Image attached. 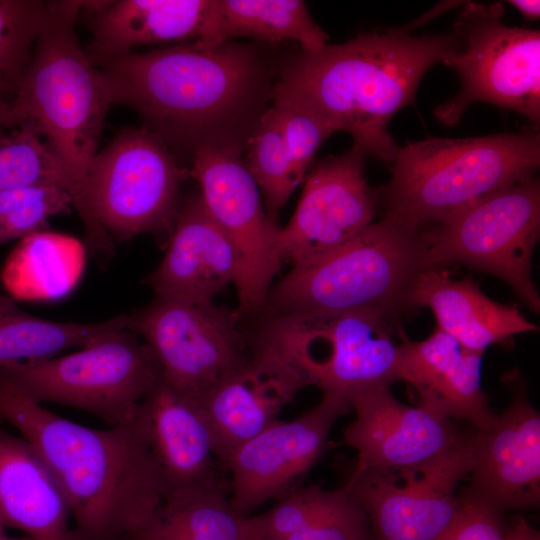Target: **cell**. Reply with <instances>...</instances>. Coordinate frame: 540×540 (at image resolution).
Here are the masks:
<instances>
[{
  "label": "cell",
  "instance_id": "14",
  "mask_svg": "<svg viewBox=\"0 0 540 540\" xmlns=\"http://www.w3.org/2000/svg\"><path fill=\"white\" fill-rule=\"evenodd\" d=\"M189 176L201 189L205 207L234 245L240 268L234 283L241 314L261 311L281 268V228L266 211L242 153L204 147L191 156Z\"/></svg>",
  "mask_w": 540,
  "mask_h": 540
},
{
  "label": "cell",
  "instance_id": "38",
  "mask_svg": "<svg viewBox=\"0 0 540 540\" xmlns=\"http://www.w3.org/2000/svg\"><path fill=\"white\" fill-rule=\"evenodd\" d=\"M521 13L527 20H537L540 16V2L530 0L508 1Z\"/></svg>",
  "mask_w": 540,
  "mask_h": 540
},
{
  "label": "cell",
  "instance_id": "11",
  "mask_svg": "<svg viewBox=\"0 0 540 540\" xmlns=\"http://www.w3.org/2000/svg\"><path fill=\"white\" fill-rule=\"evenodd\" d=\"M500 4L468 3L455 22L456 51L442 63L460 77L459 93L439 105L434 115L442 124H456L477 102L514 110L540 123V32L507 26Z\"/></svg>",
  "mask_w": 540,
  "mask_h": 540
},
{
  "label": "cell",
  "instance_id": "30",
  "mask_svg": "<svg viewBox=\"0 0 540 540\" xmlns=\"http://www.w3.org/2000/svg\"><path fill=\"white\" fill-rule=\"evenodd\" d=\"M242 155L245 168L260 190L266 211L276 219L298 185L293 178L280 116L272 105L248 138Z\"/></svg>",
  "mask_w": 540,
  "mask_h": 540
},
{
  "label": "cell",
  "instance_id": "4",
  "mask_svg": "<svg viewBox=\"0 0 540 540\" xmlns=\"http://www.w3.org/2000/svg\"><path fill=\"white\" fill-rule=\"evenodd\" d=\"M85 1H48L31 58L9 102L6 127L30 122L69 170L80 205L109 103L100 69L75 24Z\"/></svg>",
  "mask_w": 540,
  "mask_h": 540
},
{
  "label": "cell",
  "instance_id": "12",
  "mask_svg": "<svg viewBox=\"0 0 540 540\" xmlns=\"http://www.w3.org/2000/svg\"><path fill=\"white\" fill-rule=\"evenodd\" d=\"M239 318L237 310L214 301L154 297L127 314L126 328L149 346L163 380L197 402L251 354Z\"/></svg>",
  "mask_w": 540,
  "mask_h": 540
},
{
  "label": "cell",
  "instance_id": "6",
  "mask_svg": "<svg viewBox=\"0 0 540 540\" xmlns=\"http://www.w3.org/2000/svg\"><path fill=\"white\" fill-rule=\"evenodd\" d=\"M422 270L421 231L385 215L332 252L293 267L270 288L262 310L267 316L369 310L393 320L409 308Z\"/></svg>",
  "mask_w": 540,
  "mask_h": 540
},
{
  "label": "cell",
  "instance_id": "41",
  "mask_svg": "<svg viewBox=\"0 0 540 540\" xmlns=\"http://www.w3.org/2000/svg\"><path fill=\"white\" fill-rule=\"evenodd\" d=\"M7 528L1 514H0V537L6 535L5 529Z\"/></svg>",
  "mask_w": 540,
  "mask_h": 540
},
{
  "label": "cell",
  "instance_id": "8",
  "mask_svg": "<svg viewBox=\"0 0 540 540\" xmlns=\"http://www.w3.org/2000/svg\"><path fill=\"white\" fill-rule=\"evenodd\" d=\"M254 342L289 364L306 387L348 404L357 394L401 381V339L380 312L267 316Z\"/></svg>",
  "mask_w": 540,
  "mask_h": 540
},
{
  "label": "cell",
  "instance_id": "20",
  "mask_svg": "<svg viewBox=\"0 0 540 540\" xmlns=\"http://www.w3.org/2000/svg\"><path fill=\"white\" fill-rule=\"evenodd\" d=\"M236 249L200 194L180 206L166 252L146 277L154 297L212 302L239 274Z\"/></svg>",
  "mask_w": 540,
  "mask_h": 540
},
{
  "label": "cell",
  "instance_id": "17",
  "mask_svg": "<svg viewBox=\"0 0 540 540\" xmlns=\"http://www.w3.org/2000/svg\"><path fill=\"white\" fill-rule=\"evenodd\" d=\"M305 387L282 358L252 343L249 357L196 402L216 460L225 466L239 447L279 420L281 410Z\"/></svg>",
  "mask_w": 540,
  "mask_h": 540
},
{
  "label": "cell",
  "instance_id": "25",
  "mask_svg": "<svg viewBox=\"0 0 540 540\" xmlns=\"http://www.w3.org/2000/svg\"><path fill=\"white\" fill-rule=\"evenodd\" d=\"M0 514L34 540H74L70 509L33 446L0 427Z\"/></svg>",
  "mask_w": 540,
  "mask_h": 540
},
{
  "label": "cell",
  "instance_id": "21",
  "mask_svg": "<svg viewBox=\"0 0 540 540\" xmlns=\"http://www.w3.org/2000/svg\"><path fill=\"white\" fill-rule=\"evenodd\" d=\"M401 339V381L418 394V404L447 419L465 420L476 431L489 430L497 415L481 388L483 352L462 346L437 329L422 341Z\"/></svg>",
  "mask_w": 540,
  "mask_h": 540
},
{
  "label": "cell",
  "instance_id": "40",
  "mask_svg": "<svg viewBox=\"0 0 540 540\" xmlns=\"http://www.w3.org/2000/svg\"><path fill=\"white\" fill-rule=\"evenodd\" d=\"M0 540H34L33 538L27 536V535H24L22 537H8L7 535H4L2 537H0Z\"/></svg>",
  "mask_w": 540,
  "mask_h": 540
},
{
  "label": "cell",
  "instance_id": "31",
  "mask_svg": "<svg viewBox=\"0 0 540 540\" xmlns=\"http://www.w3.org/2000/svg\"><path fill=\"white\" fill-rule=\"evenodd\" d=\"M48 1L0 0V88L13 96L28 65Z\"/></svg>",
  "mask_w": 540,
  "mask_h": 540
},
{
  "label": "cell",
  "instance_id": "10",
  "mask_svg": "<svg viewBox=\"0 0 540 540\" xmlns=\"http://www.w3.org/2000/svg\"><path fill=\"white\" fill-rule=\"evenodd\" d=\"M540 235V182L532 177L421 231L425 269L461 264L505 281L535 313L532 257Z\"/></svg>",
  "mask_w": 540,
  "mask_h": 540
},
{
  "label": "cell",
  "instance_id": "28",
  "mask_svg": "<svg viewBox=\"0 0 540 540\" xmlns=\"http://www.w3.org/2000/svg\"><path fill=\"white\" fill-rule=\"evenodd\" d=\"M154 513L193 540H254L247 516L233 511L224 485L170 493Z\"/></svg>",
  "mask_w": 540,
  "mask_h": 540
},
{
  "label": "cell",
  "instance_id": "35",
  "mask_svg": "<svg viewBox=\"0 0 540 540\" xmlns=\"http://www.w3.org/2000/svg\"><path fill=\"white\" fill-rule=\"evenodd\" d=\"M456 518L437 540H506L499 510L477 496L469 487L460 494Z\"/></svg>",
  "mask_w": 540,
  "mask_h": 540
},
{
  "label": "cell",
  "instance_id": "19",
  "mask_svg": "<svg viewBox=\"0 0 540 540\" xmlns=\"http://www.w3.org/2000/svg\"><path fill=\"white\" fill-rule=\"evenodd\" d=\"M355 419L343 431V441L357 453L352 473L366 469L417 466L444 453L463 433L450 419L421 406L399 402L389 387L353 396Z\"/></svg>",
  "mask_w": 540,
  "mask_h": 540
},
{
  "label": "cell",
  "instance_id": "24",
  "mask_svg": "<svg viewBox=\"0 0 540 540\" xmlns=\"http://www.w3.org/2000/svg\"><path fill=\"white\" fill-rule=\"evenodd\" d=\"M408 305L429 308L437 329L462 346L483 353L491 345L538 330L515 305L498 303L486 296L470 277L457 280L437 267L418 273L411 285Z\"/></svg>",
  "mask_w": 540,
  "mask_h": 540
},
{
  "label": "cell",
  "instance_id": "39",
  "mask_svg": "<svg viewBox=\"0 0 540 540\" xmlns=\"http://www.w3.org/2000/svg\"><path fill=\"white\" fill-rule=\"evenodd\" d=\"M7 95L0 88V135L2 134V129L6 127L8 110H9V100Z\"/></svg>",
  "mask_w": 540,
  "mask_h": 540
},
{
  "label": "cell",
  "instance_id": "16",
  "mask_svg": "<svg viewBox=\"0 0 540 540\" xmlns=\"http://www.w3.org/2000/svg\"><path fill=\"white\" fill-rule=\"evenodd\" d=\"M349 404L322 395L313 408L289 421L277 420L239 447L226 463L230 472L229 503L240 516L295 489L296 482L319 460L331 429Z\"/></svg>",
  "mask_w": 540,
  "mask_h": 540
},
{
  "label": "cell",
  "instance_id": "15",
  "mask_svg": "<svg viewBox=\"0 0 540 540\" xmlns=\"http://www.w3.org/2000/svg\"><path fill=\"white\" fill-rule=\"evenodd\" d=\"M365 156L351 148L310 166L297 207L279 235L281 262L308 264L371 225L380 202L365 176Z\"/></svg>",
  "mask_w": 540,
  "mask_h": 540
},
{
  "label": "cell",
  "instance_id": "18",
  "mask_svg": "<svg viewBox=\"0 0 540 540\" xmlns=\"http://www.w3.org/2000/svg\"><path fill=\"white\" fill-rule=\"evenodd\" d=\"M512 398L495 424L477 431L469 488L499 510L536 508L540 502V415L518 372L506 374Z\"/></svg>",
  "mask_w": 540,
  "mask_h": 540
},
{
  "label": "cell",
  "instance_id": "5",
  "mask_svg": "<svg viewBox=\"0 0 540 540\" xmlns=\"http://www.w3.org/2000/svg\"><path fill=\"white\" fill-rule=\"evenodd\" d=\"M383 190L386 216L423 231L486 196L534 177L538 130L474 138L408 142L394 159Z\"/></svg>",
  "mask_w": 540,
  "mask_h": 540
},
{
  "label": "cell",
  "instance_id": "1",
  "mask_svg": "<svg viewBox=\"0 0 540 540\" xmlns=\"http://www.w3.org/2000/svg\"><path fill=\"white\" fill-rule=\"evenodd\" d=\"M111 105L138 113L173 150L243 154L272 101L273 72L253 45L189 42L132 52L98 67Z\"/></svg>",
  "mask_w": 540,
  "mask_h": 540
},
{
  "label": "cell",
  "instance_id": "23",
  "mask_svg": "<svg viewBox=\"0 0 540 540\" xmlns=\"http://www.w3.org/2000/svg\"><path fill=\"white\" fill-rule=\"evenodd\" d=\"M139 409L167 485V495L223 485L208 427L194 400L161 378Z\"/></svg>",
  "mask_w": 540,
  "mask_h": 540
},
{
  "label": "cell",
  "instance_id": "22",
  "mask_svg": "<svg viewBox=\"0 0 540 540\" xmlns=\"http://www.w3.org/2000/svg\"><path fill=\"white\" fill-rule=\"evenodd\" d=\"M210 0L86 1L91 40L86 54L96 67L137 47L198 41Z\"/></svg>",
  "mask_w": 540,
  "mask_h": 540
},
{
  "label": "cell",
  "instance_id": "3",
  "mask_svg": "<svg viewBox=\"0 0 540 540\" xmlns=\"http://www.w3.org/2000/svg\"><path fill=\"white\" fill-rule=\"evenodd\" d=\"M453 34L414 36L407 27L362 33L323 49L300 51L279 72L272 101L301 105L347 132L364 156L390 163L399 146L388 125L415 100L426 72L456 51Z\"/></svg>",
  "mask_w": 540,
  "mask_h": 540
},
{
  "label": "cell",
  "instance_id": "2",
  "mask_svg": "<svg viewBox=\"0 0 540 540\" xmlns=\"http://www.w3.org/2000/svg\"><path fill=\"white\" fill-rule=\"evenodd\" d=\"M0 419L20 432L56 478L74 540H125L167 495L140 409L127 423L91 428L31 401L0 374Z\"/></svg>",
  "mask_w": 540,
  "mask_h": 540
},
{
  "label": "cell",
  "instance_id": "37",
  "mask_svg": "<svg viewBox=\"0 0 540 540\" xmlns=\"http://www.w3.org/2000/svg\"><path fill=\"white\" fill-rule=\"evenodd\" d=\"M506 540H540L539 533L524 518H518L507 528Z\"/></svg>",
  "mask_w": 540,
  "mask_h": 540
},
{
  "label": "cell",
  "instance_id": "32",
  "mask_svg": "<svg viewBox=\"0 0 540 540\" xmlns=\"http://www.w3.org/2000/svg\"><path fill=\"white\" fill-rule=\"evenodd\" d=\"M72 208L70 194L58 186L35 185L0 192V244L33 236L50 218Z\"/></svg>",
  "mask_w": 540,
  "mask_h": 540
},
{
  "label": "cell",
  "instance_id": "27",
  "mask_svg": "<svg viewBox=\"0 0 540 540\" xmlns=\"http://www.w3.org/2000/svg\"><path fill=\"white\" fill-rule=\"evenodd\" d=\"M121 314L99 322H59L32 315L0 293V365L56 356L126 329Z\"/></svg>",
  "mask_w": 540,
  "mask_h": 540
},
{
  "label": "cell",
  "instance_id": "33",
  "mask_svg": "<svg viewBox=\"0 0 540 540\" xmlns=\"http://www.w3.org/2000/svg\"><path fill=\"white\" fill-rule=\"evenodd\" d=\"M279 113L283 134L291 158L292 174L299 186L309 170L322 142L334 130L309 109L286 101H272Z\"/></svg>",
  "mask_w": 540,
  "mask_h": 540
},
{
  "label": "cell",
  "instance_id": "7",
  "mask_svg": "<svg viewBox=\"0 0 540 540\" xmlns=\"http://www.w3.org/2000/svg\"><path fill=\"white\" fill-rule=\"evenodd\" d=\"M189 176L172 150L141 127L121 129L95 155L77 213L95 252H110L114 240L167 233L178 215L179 191Z\"/></svg>",
  "mask_w": 540,
  "mask_h": 540
},
{
  "label": "cell",
  "instance_id": "13",
  "mask_svg": "<svg viewBox=\"0 0 540 540\" xmlns=\"http://www.w3.org/2000/svg\"><path fill=\"white\" fill-rule=\"evenodd\" d=\"M477 431L444 453L401 469L351 473L343 487L365 512L373 540H437L460 507L456 490L470 474Z\"/></svg>",
  "mask_w": 540,
  "mask_h": 540
},
{
  "label": "cell",
  "instance_id": "42",
  "mask_svg": "<svg viewBox=\"0 0 540 540\" xmlns=\"http://www.w3.org/2000/svg\"><path fill=\"white\" fill-rule=\"evenodd\" d=\"M368 540H373V539H372V537H371V538H370V539H368Z\"/></svg>",
  "mask_w": 540,
  "mask_h": 540
},
{
  "label": "cell",
  "instance_id": "34",
  "mask_svg": "<svg viewBox=\"0 0 540 540\" xmlns=\"http://www.w3.org/2000/svg\"><path fill=\"white\" fill-rule=\"evenodd\" d=\"M371 537L365 512L342 488L306 526L283 540H368Z\"/></svg>",
  "mask_w": 540,
  "mask_h": 540
},
{
  "label": "cell",
  "instance_id": "9",
  "mask_svg": "<svg viewBox=\"0 0 540 540\" xmlns=\"http://www.w3.org/2000/svg\"><path fill=\"white\" fill-rule=\"evenodd\" d=\"M0 374L35 403L86 411L109 426L132 420L162 378L149 346L128 329L65 355L2 364Z\"/></svg>",
  "mask_w": 540,
  "mask_h": 540
},
{
  "label": "cell",
  "instance_id": "29",
  "mask_svg": "<svg viewBox=\"0 0 540 540\" xmlns=\"http://www.w3.org/2000/svg\"><path fill=\"white\" fill-rule=\"evenodd\" d=\"M35 185H53L66 190L72 204L74 180L61 159L30 122L0 135V192Z\"/></svg>",
  "mask_w": 540,
  "mask_h": 540
},
{
  "label": "cell",
  "instance_id": "36",
  "mask_svg": "<svg viewBox=\"0 0 540 540\" xmlns=\"http://www.w3.org/2000/svg\"><path fill=\"white\" fill-rule=\"evenodd\" d=\"M125 540H193L184 532L164 521L156 514Z\"/></svg>",
  "mask_w": 540,
  "mask_h": 540
},
{
  "label": "cell",
  "instance_id": "26",
  "mask_svg": "<svg viewBox=\"0 0 540 540\" xmlns=\"http://www.w3.org/2000/svg\"><path fill=\"white\" fill-rule=\"evenodd\" d=\"M246 37L268 44L293 41L313 53L328 45V34L299 0H210L198 42L214 46Z\"/></svg>",
  "mask_w": 540,
  "mask_h": 540
}]
</instances>
